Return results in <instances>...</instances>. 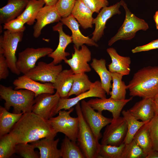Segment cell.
I'll use <instances>...</instances> for the list:
<instances>
[{"label": "cell", "mask_w": 158, "mask_h": 158, "mask_svg": "<svg viewBox=\"0 0 158 158\" xmlns=\"http://www.w3.org/2000/svg\"><path fill=\"white\" fill-rule=\"evenodd\" d=\"M9 133L17 144L31 143L44 138H54L57 133L49 120L32 111L23 113Z\"/></svg>", "instance_id": "obj_1"}, {"label": "cell", "mask_w": 158, "mask_h": 158, "mask_svg": "<svg viewBox=\"0 0 158 158\" xmlns=\"http://www.w3.org/2000/svg\"><path fill=\"white\" fill-rule=\"evenodd\" d=\"M17 144L10 133L0 137V158H9L16 153Z\"/></svg>", "instance_id": "obj_35"}, {"label": "cell", "mask_w": 158, "mask_h": 158, "mask_svg": "<svg viewBox=\"0 0 158 158\" xmlns=\"http://www.w3.org/2000/svg\"><path fill=\"white\" fill-rule=\"evenodd\" d=\"M60 97L56 92L54 94L43 93L35 97L32 111L43 118L49 120L56 114Z\"/></svg>", "instance_id": "obj_11"}, {"label": "cell", "mask_w": 158, "mask_h": 158, "mask_svg": "<svg viewBox=\"0 0 158 158\" xmlns=\"http://www.w3.org/2000/svg\"><path fill=\"white\" fill-rule=\"evenodd\" d=\"M113 82L112 90L110 91V97L117 100L126 99L127 85L122 79L123 75L116 73H111Z\"/></svg>", "instance_id": "obj_34"}, {"label": "cell", "mask_w": 158, "mask_h": 158, "mask_svg": "<svg viewBox=\"0 0 158 158\" xmlns=\"http://www.w3.org/2000/svg\"><path fill=\"white\" fill-rule=\"evenodd\" d=\"M129 111L138 120L143 122L150 121L155 115L153 98H143L135 103Z\"/></svg>", "instance_id": "obj_21"}, {"label": "cell", "mask_w": 158, "mask_h": 158, "mask_svg": "<svg viewBox=\"0 0 158 158\" xmlns=\"http://www.w3.org/2000/svg\"><path fill=\"white\" fill-rule=\"evenodd\" d=\"M13 84L15 87V90L24 89L31 91L35 93V97L43 93L54 94L55 93L52 83H41L25 74L15 80Z\"/></svg>", "instance_id": "obj_18"}, {"label": "cell", "mask_w": 158, "mask_h": 158, "mask_svg": "<svg viewBox=\"0 0 158 158\" xmlns=\"http://www.w3.org/2000/svg\"><path fill=\"white\" fill-rule=\"evenodd\" d=\"M76 0H59L55 6L62 18L71 14Z\"/></svg>", "instance_id": "obj_39"}, {"label": "cell", "mask_w": 158, "mask_h": 158, "mask_svg": "<svg viewBox=\"0 0 158 158\" xmlns=\"http://www.w3.org/2000/svg\"><path fill=\"white\" fill-rule=\"evenodd\" d=\"M63 25L60 21L52 27L53 30L59 33V43L56 49L48 56L53 59L52 61L55 65H57L62 61L67 59L66 57L70 54L65 51L66 49L68 44L73 42L71 36L66 34L63 31Z\"/></svg>", "instance_id": "obj_19"}, {"label": "cell", "mask_w": 158, "mask_h": 158, "mask_svg": "<svg viewBox=\"0 0 158 158\" xmlns=\"http://www.w3.org/2000/svg\"><path fill=\"white\" fill-rule=\"evenodd\" d=\"M93 13L81 0H76L71 14L84 29L92 27Z\"/></svg>", "instance_id": "obj_25"}, {"label": "cell", "mask_w": 158, "mask_h": 158, "mask_svg": "<svg viewBox=\"0 0 158 158\" xmlns=\"http://www.w3.org/2000/svg\"><path fill=\"white\" fill-rule=\"evenodd\" d=\"M150 122L142 126L135 135L133 140L147 155L153 150L150 130Z\"/></svg>", "instance_id": "obj_29"}, {"label": "cell", "mask_w": 158, "mask_h": 158, "mask_svg": "<svg viewBox=\"0 0 158 158\" xmlns=\"http://www.w3.org/2000/svg\"><path fill=\"white\" fill-rule=\"evenodd\" d=\"M121 6V3L119 1L110 6L104 7L100 10L96 18H94L93 23V24H95V28L91 38L95 42H97L104 35L107 20L114 16L121 14L119 10Z\"/></svg>", "instance_id": "obj_16"}, {"label": "cell", "mask_w": 158, "mask_h": 158, "mask_svg": "<svg viewBox=\"0 0 158 158\" xmlns=\"http://www.w3.org/2000/svg\"><path fill=\"white\" fill-rule=\"evenodd\" d=\"M53 51V49L49 47L27 48L18 53L17 68L21 73L25 74L35 67L39 59L48 56Z\"/></svg>", "instance_id": "obj_9"}, {"label": "cell", "mask_w": 158, "mask_h": 158, "mask_svg": "<svg viewBox=\"0 0 158 158\" xmlns=\"http://www.w3.org/2000/svg\"><path fill=\"white\" fill-rule=\"evenodd\" d=\"M111 62L108 65V69L111 73H116L123 76L129 75L130 71V58L120 55L115 49L110 47L107 49Z\"/></svg>", "instance_id": "obj_23"}, {"label": "cell", "mask_w": 158, "mask_h": 158, "mask_svg": "<svg viewBox=\"0 0 158 158\" xmlns=\"http://www.w3.org/2000/svg\"><path fill=\"white\" fill-rule=\"evenodd\" d=\"M125 146L124 143L118 146L101 144L99 158H121Z\"/></svg>", "instance_id": "obj_36"}, {"label": "cell", "mask_w": 158, "mask_h": 158, "mask_svg": "<svg viewBox=\"0 0 158 158\" xmlns=\"http://www.w3.org/2000/svg\"><path fill=\"white\" fill-rule=\"evenodd\" d=\"M35 148L31 143H19L16 146V153L24 158H40V154L35 151Z\"/></svg>", "instance_id": "obj_38"}, {"label": "cell", "mask_w": 158, "mask_h": 158, "mask_svg": "<svg viewBox=\"0 0 158 158\" xmlns=\"http://www.w3.org/2000/svg\"><path fill=\"white\" fill-rule=\"evenodd\" d=\"M131 97L128 99L117 100L111 97L91 99L87 103L95 110L102 112L107 110L111 113L113 119L117 118L120 116L122 110L124 107L133 99Z\"/></svg>", "instance_id": "obj_15"}, {"label": "cell", "mask_w": 158, "mask_h": 158, "mask_svg": "<svg viewBox=\"0 0 158 158\" xmlns=\"http://www.w3.org/2000/svg\"><path fill=\"white\" fill-rule=\"evenodd\" d=\"M122 114L127 123V133L123 142L125 144H126L133 140L135 135L139 129L147 122L138 121L131 114L129 110H123L122 111Z\"/></svg>", "instance_id": "obj_32"}, {"label": "cell", "mask_w": 158, "mask_h": 158, "mask_svg": "<svg viewBox=\"0 0 158 158\" xmlns=\"http://www.w3.org/2000/svg\"><path fill=\"white\" fill-rule=\"evenodd\" d=\"M106 93L102 87L100 81L97 80L92 83L89 90L74 97L71 98L60 97L56 109V114H58L59 111L62 109L69 110L80 101L85 98L90 97H106Z\"/></svg>", "instance_id": "obj_13"}, {"label": "cell", "mask_w": 158, "mask_h": 158, "mask_svg": "<svg viewBox=\"0 0 158 158\" xmlns=\"http://www.w3.org/2000/svg\"><path fill=\"white\" fill-rule=\"evenodd\" d=\"M74 109L73 107L67 111L60 110L58 116L50 118L49 121L57 133H62L71 140L76 142L79 120L78 117H74L70 115Z\"/></svg>", "instance_id": "obj_7"}, {"label": "cell", "mask_w": 158, "mask_h": 158, "mask_svg": "<svg viewBox=\"0 0 158 158\" xmlns=\"http://www.w3.org/2000/svg\"><path fill=\"white\" fill-rule=\"evenodd\" d=\"M127 132V123L123 117L113 119L106 126L101 144L118 146L123 143Z\"/></svg>", "instance_id": "obj_10"}, {"label": "cell", "mask_w": 158, "mask_h": 158, "mask_svg": "<svg viewBox=\"0 0 158 158\" xmlns=\"http://www.w3.org/2000/svg\"><path fill=\"white\" fill-rule=\"evenodd\" d=\"M153 19L155 23L157 29H158V10L157 11L153 16Z\"/></svg>", "instance_id": "obj_48"}, {"label": "cell", "mask_w": 158, "mask_h": 158, "mask_svg": "<svg viewBox=\"0 0 158 158\" xmlns=\"http://www.w3.org/2000/svg\"><path fill=\"white\" fill-rule=\"evenodd\" d=\"M92 83L85 73L74 74L72 87L68 97L73 95L77 96L88 90Z\"/></svg>", "instance_id": "obj_33"}, {"label": "cell", "mask_w": 158, "mask_h": 158, "mask_svg": "<svg viewBox=\"0 0 158 158\" xmlns=\"http://www.w3.org/2000/svg\"><path fill=\"white\" fill-rule=\"evenodd\" d=\"M62 17L54 6L45 5L38 13L33 28V35L35 38L39 37L43 28L47 25L60 22Z\"/></svg>", "instance_id": "obj_17"}, {"label": "cell", "mask_w": 158, "mask_h": 158, "mask_svg": "<svg viewBox=\"0 0 158 158\" xmlns=\"http://www.w3.org/2000/svg\"><path fill=\"white\" fill-rule=\"evenodd\" d=\"M131 97L154 98L158 94V66H149L137 71L127 85Z\"/></svg>", "instance_id": "obj_2"}, {"label": "cell", "mask_w": 158, "mask_h": 158, "mask_svg": "<svg viewBox=\"0 0 158 158\" xmlns=\"http://www.w3.org/2000/svg\"><path fill=\"white\" fill-rule=\"evenodd\" d=\"M9 67L6 60L3 54H0V80L5 79L9 74Z\"/></svg>", "instance_id": "obj_44"}, {"label": "cell", "mask_w": 158, "mask_h": 158, "mask_svg": "<svg viewBox=\"0 0 158 158\" xmlns=\"http://www.w3.org/2000/svg\"><path fill=\"white\" fill-rule=\"evenodd\" d=\"M25 24L23 20L17 18L4 24L3 28L12 33L23 32L25 30Z\"/></svg>", "instance_id": "obj_40"}, {"label": "cell", "mask_w": 158, "mask_h": 158, "mask_svg": "<svg viewBox=\"0 0 158 158\" xmlns=\"http://www.w3.org/2000/svg\"><path fill=\"white\" fill-rule=\"evenodd\" d=\"M145 158H158V151L153 150L147 155Z\"/></svg>", "instance_id": "obj_45"}, {"label": "cell", "mask_w": 158, "mask_h": 158, "mask_svg": "<svg viewBox=\"0 0 158 158\" xmlns=\"http://www.w3.org/2000/svg\"><path fill=\"white\" fill-rule=\"evenodd\" d=\"M60 22L71 30L74 46L77 49H79L80 47L85 44L90 46L98 47V44L92 38L82 33L79 29L80 24L71 14L66 17L62 18Z\"/></svg>", "instance_id": "obj_20"}, {"label": "cell", "mask_w": 158, "mask_h": 158, "mask_svg": "<svg viewBox=\"0 0 158 158\" xmlns=\"http://www.w3.org/2000/svg\"><path fill=\"white\" fill-rule=\"evenodd\" d=\"M23 36V32L14 33L6 30L0 36V54L5 57L11 72L18 75L21 73L16 66V52L18 43L22 41Z\"/></svg>", "instance_id": "obj_6"}, {"label": "cell", "mask_w": 158, "mask_h": 158, "mask_svg": "<svg viewBox=\"0 0 158 158\" xmlns=\"http://www.w3.org/2000/svg\"><path fill=\"white\" fill-rule=\"evenodd\" d=\"M149 125L153 150L158 151V116L155 115Z\"/></svg>", "instance_id": "obj_41"}, {"label": "cell", "mask_w": 158, "mask_h": 158, "mask_svg": "<svg viewBox=\"0 0 158 158\" xmlns=\"http://www.w3.org/2000/svg\"><path fill=\"white\" fill-rule=\"evenodd\" d=\"M62 70L61 64L55 65L52 61L49 63L40 61L25 75L37 81L53 83Z\"/></svg>", "instance_id": "obj_12"}, {"label": "cell", "mask_w": 158, "mask_h": 158, "mask_svg": "<svg viewBox=\"0 0 158 158\" xmlns=\"http://www.w3.org/2000/svg\"><path fill=\"white\" fill-rule=\"evenodd\" d=\"M74 52L69 59L64 61L65 63L70 67L74 74L90 72L91 68L88 63L91 59V53L85 45L78 49L74 46Z\"/></svg>", "instance_id": "obj_14"}, {"label": "cell", "mask_w": 158, "mask_h": 158, "mask_svg": "<svg viewBox=\"0 0 158 158\" xmlns=\"http://www.w3.org/2000/svg\"><path fill=\"white\" fill-rule=\"evenodd\" d=\"M156 49H158V39L146 44L136 47L133 49L131 51L133 53H135Z\"/></svg>", "instance_id": "obj_43"}, {"label": "cell", "mask_w": 158, "mask_h": 158, "mask_svg": "<svg viewBox=\"0 0 158 158\" xmlns=\"http://www.w3.org/2000/svg\"><path fill=\"white\" fill-rule=\"evenodd\" d=\"M45 4L43 0H30L22 13L17 18L28 25H32L38 13Z\"/></svg>", "instance_id": "obj_30"}, {"label": "cell", "mask_w": 158, "mask_h": 158, "mask_svg": "<svg viewBox=\"0 0 158 158\" xmlns=\"http://www.w3.org/2000/svg\"><path fill=\"white\" fill-rule=\"evenodd\" d=\"M45 5L49 6H54L59 0H43Z\"/></svg>", "instance_id": "obj_47"}, {"label": "cell", "mask_w": 158, "mask_h": 158, "mask_svg": "<svg viewBox=\"0 0 158 158\" xmlns=\"http://www.w3.org/2000/svg\"><path fill=\"white\" fill-rule=\"evenodd\" d=\"M106 63V60L104 59H98L94 58L90 66L99 76L102 87L108 95L112 87L111 81L112 78L111 72L107 68Z\"/></svg>", "instance_id": "obj_27"}, {"label": "cell", "mask_w": 158, "mask_h": 158, "mask_svg": "<svg viewBox=\"0 0 158 158\" xmlns=\"http://www.w3.org/2000/svg\"><path fill=\"white\" fill-rule=\"evenodd\" d=\"M75 110L79 120L77 144L86 158H99L100 144L83 115L80 102L75 105Z\"/></svg>", "instance_id": "obj_4"}, {"label": "cell", "mask_w": 158, "mask_h": 158, "mask_svg": "<svg viewBox=\"0 0 158 158\" xmlns=\"http://www.w3.org/2000/svg\"><path fill=\"white\" fill-rule=\"evenodd\" d=\"M81 109L83 117L98 141L102 138V129L109 124L112 118L106 117L102 112L96 111L84 100L81 101Z\"/></svg>", "instance_id": "obj_8"}, {"label": "cell", "mask_w": 158, "mask_h": 158, "mask_svg": "<svg viewBox=\"0 0 158 158\" xmlns=\"http://www.w3.org/2000/svg\"><path fill=\"white\" fill-rule=\"evenodd\" d=\"M62 158H85L76 142L71 140L65 136L61 144L60 149Z\"/></svg>", "instance_id": "obj_31"}, {"label": "cell", "mask_w": 158, "mask_h": 158, "mask_svg": "<svg viewBox=\"0 0 158 158\" xmlns=\"http://www.w3.org/2000/svg\"><path fill=\"white\" fill-rule=\"evenodd\" d=\"M146 157L142 148L133 140L130 142L125 144L121 158H145Z\"/></svg>", "instance_id": "obj_37"}, {"label": "cell", "mask_w": 158, "mask_h": 158, "mask_svg": "<svg viewBox=\"0 0 158 158\" xmlns=\"http://www.w3.org/2000/svg\"><path fill=\"white\" fill-rule=\"evenodd\" d=\"M23 113L9 112L4 107H0V137L9 133Z\"/></svg>", "instance_id": "obj_28"}, {"label": "cell", "mask_w": 158, "mask_h": 158, "mask_svg": "<svg viewBox=\"0 0 158 158\" xmlns=\"http://www.w3.org/2000/svg\"><path fill=\"white\" fill-rule=\"evenodd\" d=\"M74 73L71 69L63 70L53 83L55 89L61 98H68L72 88Z\"/></svg>", "instance_id": "obj_26"}, {"label": "cell", "mask_w": 158, "mask_h": 158, "mask_svg": "<svg viewBox=\"0 0 158 158\" xmlns=\"http://www.w3.org/2000/svg\"><path fill=\"white\" fill-rule=\"evenodd\" d=\"M30 0H8L7 4L0 8V24L16 18L25 10Z\"/></svg>", "instance_id": "obj_22"}, {"label": "cell", "mask_w": 158, "mask_h": 158, "mask_svg": "<svg viewBox=\"0 0 158 158\" xmlns=\"http://www.w3.org/2000/svg\"><path fill=\"white\" fill-rule=\"evenodd\" d=\"M84 4L94 13H98L104 7L108 6V0H81Z\"/></svg>", "instance_id": "obj_42"}, {"label": "cell", "mask_w": 158, "mask_h": 158, "mask_svg": "<svg viewBox=\"0 0 158 158\" xmlns=\"http://www.w3.org/2000/svg\"><path fill=\"white\" fill-rule=\"evenodd\" d=\"M120 1L125 12V18L117 33L108 41L109 46L119 40H131L138 31H146L149 28L148 24L144 20L138 18L131 12L124 0Z\"/></svg>", "instance_id": "obj_5"}, {"label": "cell", "mask_w": 158, "mask_h": 158, "mask_svg": "<svg viewBox=\"0 0 158 158\" xmlns=\"http://www.w3.org/2000/svg\"><path fill=\"white\" fill-rule=\"evenodd\" d=\"M155 105V115L158 116V94L153 98Z\"/></svg>", "instance_id": "obj_46"}, {"label": "cell", "mask_w": 158, "mask_h": 158, "mask_svg": "<svg viewBox=\"0 0 158 158\" xmlns=\"http://www.w3.org/2000/svg\"><path fill=\"white\" fill-rule=\"evenodd\" d=\"M0 96L4 100V107L8 111L13 107V112L16 114L32 112L35 103V94L26 89H13L11 86L0 85Z\"/></svg>", "instance_id": "obj_3"}, {"label": "cell", "mask_w": 158, "mask_h": 158, "mask_svg": "<svg viewBox=\"0 0 158 158\" xmlns=\"http://www.w3.org/2000/svg\"><path fill=\"white\" fill-rule=\"evenodd\" d=\"M59 140L44 138L30 143L39 150L40 158H61L60 149L57 147Z\"/></svg>", "instance_id": "obj_24"}]
</instances>
